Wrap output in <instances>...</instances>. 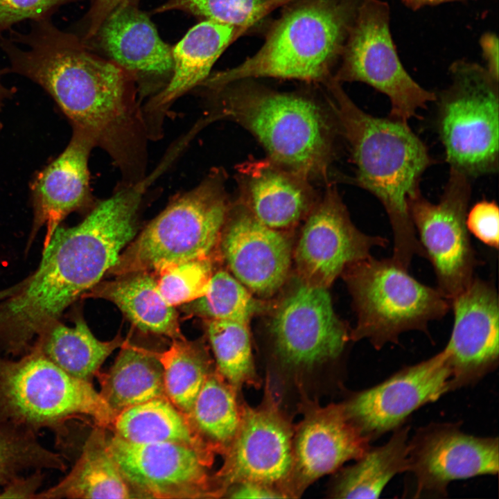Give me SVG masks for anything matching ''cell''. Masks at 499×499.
I'll use <instances>...</instances> for the list:
<instances>
[{
	"label": "cell",
	"mask_w": 499,
	"mask_h": 499,
	"mask_svg": "<svg viewBox=\"0 0 499 499\" xmlns=\"http://www.w3.org/2000/svg\"><path fill=\"white\" fill-rule=\"evenodd\" d=\"M220 238L232 275L251 292L270 297L287 281L292 259L290 238L261 223L237 201L231 204Z\"/></svg>",
	"instance_id": "ffe728a7"
},
{
	"label": "cell",
	"mask_w": 499,
	"mask_h": 499,
	"mask_svg": "<svg viewBox=\"0 0 499 499\" xmlns=\"http://www.w3.org/2000/svg\"><path fill=\"white\" fill-rule=\"evenodd\" d=\"M453 326L444 349L450 392L476 385L499 363V308L493 283L474 277L450 301Z\"/></svg>",
	"instance_id": "d6986e66"
},
{
	"label": "cell",
	"mask_w": 499,
	"mask_h": 499,
	"mask_svg": "<svg viewBox=\"0 0 499 499\" xmlns=\"http://www.w3.org/2000/svg\"><path fill=\"white\" fill-rule=\"evenodd\" d=\"M79 416L103 428L115 417L91 383L69 375L37 349L17 360L0 356V419L36 433L47 428L56 437Z\"/></svg>",
	"instance_id": "52a82bcc"
},
{
	"label": "cell",
	"mask_w": 499,
	"mask_h": 499,
	"mask_svg": "<svg viewBox=\"0 0 499 499\" xmlns=\"http://www.w3.org/2000/svg\"><path fill=\"white\" fill-rule=\"evenodd\" d=\"M283 0H168L153 13L180 10L233 26L242 32L258 24Z\"/></svg>",
	"instance_id": "d590c367"
},
{
	"label": "cell",
	"mask_w": 499,
	"mask_h": 499,
	"mask_svg": "<svg viewBox=\"0 0 499 499\" xmlns=\"http://www.w3.org/2000/svg\"><path fill=\"white\" fill-rule=\"evenodd\" d=\"M225 172L212 170L178 194L128 245L109 272H152L165 265L209 256L220 239L231 202Z\"/></svg>",
	"instance_id": "8992f818"
},
{
	"label": "cell",
	"mask_w": 499,
	"mask_h": 499,
	"mask_svg": "<svg viewBox=\"0 0 499 499\" xmlns=\"http://www.w3.org/2000/svg\"><path fill=\"white\" fill-rule=\"evenodd\" d=\"M466 223L469 233L484 245L498 249L499 209L494 200H481L467 212Z\"/></svg>",
	"instance_id": "f35d334b"
},
{
	"label": "cell",
	"mask_w": 499,
	"mask_h": 499,
	"mask_svg": "<svg viewBox=\"0 0 499 499\" xmlns=\"http://www.w3.org/2000/svg\"><path fill=\"white\" fill-rule=\"evenodd\" d=\"M138 498L111 455L103 427L89 435L71 471L53 487L35 498Z\"/></svg>",
	"instance_id": "d4e9b609"
},
{
	"label": "cell",
	"mask_w": 499,
	"mask_h": 499,
	"mask_svg": "<svg viewBox=\"0 0 499 499\" xmlns=\"http://www.w3.org/2000/svg\"><path fill=\"white\" fill-rule=\"evenodd\" d=\"M480 45L485 61L484 68L496 80H498V38L496 34L487 32L482 35Z\"/></svg>",
	"instance_id": "7bdbcfd3"
},
{
	"label": "cell",
	"mask_w": 499,
	"mask_h": 499,
	"mask_svg": "<svg viewBox=\"0 0 499 499\" xmlns=\"http://www.w3.org/2000/svg\"><path fill=\"white\" fill-rule=\"evenodd\" d=\"M36 432L0 419V486L30 471H64L62 456L45 448Z\"/></svg>",
	"instance_id": "836d02e7"
},
{
	"label": "cell",
	"mask_w": 499,
	"mask_h": 499,
	"mask_svg": "<svg viewBox=\"0 0 499 499\" xmlns=\"http://www.w3.org/2000/svg\"><path fill=\"white\" fill-rule=\"evenodd\" d=\"M94 39L111 61L131 73L136 81L140 77L170 80L172 48L160 38L137 1H124L114 9L89 40Z\"/></svg>",
	"instance_id": "cb8c5ba5"
},
{
	"label": "cell",
	"mask_w": 499,
	"mask_h": 499,
	"mask_svg": "<svg viewBox=\"0 0 499 499\" xmlns=\"http://www.w3.org/2000/svg\"><path fill=\"white\" fill-rule=\"evenodd\" d=\"M468 0H401L404 6L412 10H417L426 6H433L443 3Z\"/></svg>",
	"instance_id": "ee69618b"
},
{
	"label": "cell",
	"mask_w": 499,
	"mask_h": 499,
	"mask_svg": "<svg viewBox=\"0 0 499 499\" xmlns=\"http://www.w3.org/2000/svg\"><path fill=\"white\" fill-rule=\"evenodd\" d=\"M324 85L326 99L356 166L353 182L383 206L393 234L391 259L408 270L414 257H425V253L410 216L408 199L419 189L421 177L434 160L408 122L365 112L333 77Z\"/></svg>",
	"instance_id": "277c9868"
},
{
	"label": "cell",
	"mask_w": 499,
	"mask_h": 499,
	"mask_svg": "<svg viewBox=\"0 0 499 499\" xmlns=\"http://www.w3.org/2000/svg\"><path fill=\"white\" fill-rule=\"evenodd\" d=\"M274 352L293 369H312L338 360L351 339L335 314L326 288L299 278L284 295L271 320Z\"/></svg>",
	"instance_id": "7c38bea8"
},
{
	"label": "cell",
	"mask_w": 499,
	"mask_h": 499,
	"mask_svg": "<svg viewBox=\"0 0 499 499\" xmlns=\"http://www.w3.org/2000/svg\"><path fill=\"white\" fill-rule=\"evenodd\" d=\"M471 178L450 168L437 203L420 189L408 199V207L425 257L431 263L437 288L450 301L474 278L478 265L466 218L471 194Z\"/></svg>",
	"instance_id": "8fae6325"
},
{
	"label": "cell",
	"mask_w": 499,
	"mask_h": 499,
	"mask_svg": "<svg viewBox=\"0 0 499 499\" xmlns=\"http://www.w3.org/2000/svg\"><path fill=\"white\" fill-rule=\"evenodd\" d=\"M408 470L414 497H446L457 480L498 473V438L467 434L459 423H430L409 439Z\"/></svg>",
	"instance_id": "9a60e30c"
},
{
	"label": "cell",
	"mask_w": 499,
	"mask_h": 499,
	"mask_svg": "<svg viewBox=\"0 0 499 499\" xmlns=\"http://www.w3.org/2000/svg\"><path fill=\"white\" fill-rule=\"evenodd\" d=\"M450 378L448 356L443 349L351 394L342 403L350 421L371 442L404 425L414 411L450 392Z\"/></svg>",
	"instance_id": "e0dca14e"
},
{
	"label": "cell",
	"mask_w": 499,
	"mask_h": 499,
	"mask_svg": "<svg viewBox=\"0 0 499 499\" xmlns=\"http://www.w3.org/2000/svg\"><path fill=\"white\" fill-rule=\"evenodd\" d=\"M294 428L268 389L260 405H242L238 428L213 478L219 496L243 482L283 492L292 469Z\"/></svg>",
	"instance_id": "4fadbf2b"
},
{
	"label": "cell",
	"mask_w": 499,
	"mask_h": 499,
	"mask_svg": "<svg viewBox=\"0 0 499 499\" xmlns=\"http://www.w3.org/2000/svg\"><path fill=\"white\" fill-rule=\"evenodd\" d=\"M118 277L114 280L98 283L83 296L112 301L143 332L164 335L172 340L184 338L175 307L159 293L152 272Z\"/></svg>",
	"instance_id": "484cf974"
},
{
	"label": "cell",
	"mask_w": 499,
	"mask_h": 499,
	"mask_svg": "<svg viewBox=\"0 0 499 499\" xmlns=\"http://www.w3.org/2000/svg\"><path fill=\"white\" fill-rule=\"evenodd\" d=\"M390 10L382 0H363L351 27L334 80L365 83L386 95L389 116L408 122L435 101L436 94L418 84L399 57L390 30Z\"/></svg>",
	"instance_id": "30bf717a"
},
{
	"label": "cell",
	"mask_w": 499,
	"mask_h": 499,
	"mask_svg": "<svg viewBox=\"0 0 499 499\" xmlns=\"http://www.w3.org/2000/svg\"><path fill=\"white\" fill-rule=\"evenodd\" d=\"M326 188L306 218L294 259L304 282L328 288L351 264L371 256L387 240L360 231L353 223L335 184Z\"/></svg>",
	"instance_id": "2e32d148"
},
{
	"label": "cell",
	"mask_w": 499,
	"mask_h": 499,
	"mask_svg": "<svg viewBox=\"0 0 499 499\" xmlns=\"http://www.w3.org/2000/svg\"><path fill=\"white\" fill-rule=\"evenodd\" d=\"M80 0H0V35L23 21L51 18L62 6Z\"/></svg>",
	"instance_id": "74e56055"
},
{
	"label": "cell",
	"mask_w": 499,
	"mask_h": 499,
	"mask_svg": "<svg viewBox=\"0 0 499 499\" xmlns=\"http://www.w3.org/2000/svg\"><path fill=\"white\" fill-rule=\"evenodd\" d=\"M107 445L138 498L219 497L207 471L212 451L175 442L135 444L116 435Z\"/></svg>",
	"instance_id": "5bb4252c"
},
{
	"label": "cell",
	"mask_w": 499,
	"mask_h": 499,
	"mask_svg": "<svg viewBox=\"0 0 499 499\" xmlns=\"http://www.w3.org/2000/svg\"><path fill=\"white\" fill-rule=\"evenodd\" d=\"M122 347L110 369L96 376L99 393L114 416L135 405L166 397L157 353L125 343Z\"/></svg>",
	"instance_id": "4316f807"
},
{
	"label": "cell",
	"mask_w": 499,
	"mask_h": 499,
	"mask_svg": "<svg viewBox=\"0 0 499 499\" xmlns=\"http://www.w3.org/2000/svg\"><path fill=\"white\" fill-rule=\"evenodd\" d=\"M24 280L14 286L0 290V301L16 293L23 286Z\"/></svg>",
	"instance_id": "bcb514c9"
},
{
	"label": "cell",
	"mask_w": 499,
	"mask_h": 499,
	"mask_svg": "<svg viewBox=\"0 0 499 499\" xmlns=\"http://www.w3.org/2000/svg\"><path fill=\"white\" fill-rule=\"evenodd\" d=\"M303 410V419L294 428L292 469L282 488L287 498L299 497L315 481L360 458L371 446L342 403H310Z\"/></svg>",
	"instance_id": "ac0fdd59"
},
{
	"label": "cell",
	"mask_w": 499,
	"mask_h": 499,
	"mask_svg": "<svg viewBox=\"0 0 499 499\" xmlns=\"http://www.w3.org/2000/svg\"><path fill=\"white\" fill-rule=\"evenodd\" d=\"M137 231L132 213L109 199L98 202L77 225L58 227L36 271L0 301V350L27 353L44 330L100 282Z\"/></svg>",
	"instance_id": "7a4b0ae2"
},
{
	"label": "cell",
	"mask_w": 499,
	"mask_h": 499,
	"mask_svg": "<svg viewBox=\"0 0 499 499\" xmlns=\"http://www.w3.org/2000/svg\"><path fill=\"white\" fill-rule=\"evenodd\" d=\"M112 426L116 435L129 442H175L213 452L186 416L167 397L155 398L121 411Z\"/></svg>",
	"instance_id": "f546056e"
},
{
	"label": "cell",
	"mask_w": 499,
	"mask_h": 499,
	"mask_svg": "<svg viewBox=\"0 0 499 499\" xmlns=\"http://www.w3.org/2000/svg\"><path fill=\"white\" fill-rule=\"evenodd\" d=\"M126 1L138 0H94L82 21L84 31L80 37L82 40L87 42L91 39L110 12Z\"/></svg>",
	"instance_id": "ab89813d"
},
{
	"label": "cell",
	"mask_w": 499,
	"mask_h": 499,
	"mask_svg": "<svg viewBox=\"0 0 499 499\" xmlns=\"http://www.w3.org/2000/svg\"><path fill=\"white\" fill-rule=\"evenodd\" d=\"M182 310L207 320H229L248 324L261 310V304L233 275L220 270L213 274L206 292L184 304Z\"/></svg>",
	"instance_id": "e575fe53"
},
{
	"label": "cell",
	"mask_w": 499,
	"mask_h": 499,
	"mask_svg": "<svg viewBox=\"0 0 499 499\" xmlns=\"http://www.w3.org/2000/svg\"><path fill=\"white\" fill-rule=\"evenodd\" d=\"M42 471L19 476L3 487L0 498H35L43 480Z\"/></svg>",
	"instance_id": "60d3db41"
},
{
	"label": "cell",
	"mask_w": 499,
	"mask_h": 499,
	"mask_svg": "<svg viewBox=\"0 0 499 499\" xmlns=\"http://www.w3.org/2000/svg\"><path fill=\"white\" fill-rule=\"evenodd\" d=\"M450 85L438 95L437 126L450 168L471 178L498 169V80L466 60L449 67Z\"/></svg>",
	"instance_id": "9c48e42d"
},
{
	"label": "cell",
	"mask_w": 499,
	"mask_h": 499,
	"mask_svg": "<svg viewBox=\"0 0 499 499\" xmlns=\"http://www.w3.org/2000/svg\"><path fill=\"white\" fill-rule=\"evenodd\" d=\"M410 426L393 430L383 445L369 447L353 465L338 475L332 496L338 498H378L396 475L408 470Z\"/></svg>",
	"instance_id": "f1b7e54d"
},
{
	"label": "cell",
	"mask_w": 499,
	"mask_h": 499,
	"mask_svg": "<svg viewBox=\"0 0 499 499\" xmlns=\"http://www.w3.org/2000/svg\"><path fill=\"white\" fill-rule=\"evenodd\" d=\"M207 335L216 369L237 391L259 385L248 324L229 320H207Z\"/></svg>",
	"instance_id": "d6a6232c"
},
{
	"label": "cell",
	"mask_w": 499,
	"mask_h": 499,
	"mask_svg": "<svg viewBox=\"0 0 499 499\" xmlns=\"http://www.w3.org/2000/svg\"><path fill=\"white\" fill-rule=\"evenodd\" d=\"M237 202L263 225L285 230L306 218L320 196L313 182L269 158L236 167Z\"/></svg>",
	"instance_id": "44dd1931"
},
{
	"label": "cell",
	"mask_w": 499,
	"mask_h": 499,
	"mask_svg": "<svg viewBox=\"0 0 499 499\" xmlns=\"http://www.w3.org/2000/svg\"><path fill=\"white\" fill-rule=\"evenodd\" d=\"M152 274L159 293L175 307L202 297L213 272L210 257L207 256L169 264Z\"/></svg>",
	"instance_id": "8d00e7d4"
},
{
	"label": "cell",
	"mask_w": 499,
	"mask_h": 499,
	"mask_svg": "<svg viewBox=\"0 0 499 499\" xmlns=\"http://www.w3.org/2000/svg\"><path fill=\"white\" fill-rule=\"evenodd\" d=\"M363 0H303L284 12L253 55L210 74L199 86L211 90L257 78L324 84L340 60Z\"/></svg>",
	"instance_id": "5b68a950"
},
{
	"label": "cell",
	"mask_w": 499,
	"mask_h": 499,
	"mask_svg": "<svg viewBox=\"0 0 499 499\" xmlns=\"http://www.w3.org/2000/svg\"><path fill=\"white\" fill-rule=\"evenodd\" d=\"M7 73H9L8 67L4 69H0V112L1 111V107L3 105V101L7 98H10L15 92L14 89H10L6 87L2 82V76Z\"/></svg>",
	"instance_id": "f6af8a7d"
},
{
	"label": "cell",
	"mask_w": 499,
	"mask_h": 499,
	"mask_svg": "<svg viewBox=\"0 0 499 499\" xmlns=\"http://www.w3.org/2000/svg\"><path fill=\"white\" fill-rule=\"evenodd\" d=\"M157 356L162 365L166 397L186 415L207 377L215 369L209 354L199 342L173 340Z\"/></svg>",
	"instance_id": "1f68e13d"
},
{
	"label": "cell",
	"mask_w": 499,
	"mask_h": 499,
	"mask_svg": "<svg viewBox=\"0 0 499 499\" xmlns=\"http://www.w3.org/2000/svg\"><path fill=\"white\" fill-rule=\"evenodd\" d=\"M203 92L204 126L234 122L255 137L273 161L326 186L338 180L333 164L342 137L326 99L276 91L249 79Z\"/></svg>",
	"instance_id": "3957f363"
},
{
	"label": "cell",
	"mask_w": 499,
	"mask_h": 499,
	"mask_svg": "<svg viewBox=\"0 0 499 499\" xmlns=\"http://www.w3.org/2000/svg\"><path fill=\"white\" fill-rule=\"evenodd\" d=\"M0 35L9 72L41 86L69 119L107 152L120 172L140 166L150 140L134 77L93 53L78 35L51 18L30 21L27 32Z\"/></svg>",
	"instance_id": "6da1fadb"
},
{
	"label": "cell",
	"mask_w": 499,
	"mask_h": 499,
	"mask_svg": "<svg viewBox=\"0 0 499 499\" xmlns=\"http://www.w3.org/2000/svg\"><path fill=\"white\" fill-rule=\"evenodd\" d=\"M357 315L353 341L367 340L376 350L399 342L409 331H428V324L446 315L450 302L437 288L426 286L392 259L371 255L342 273Z\"/></svg>",
	"instance_id": "ba28073f"
},
{
	"label": "cell",
	"mask_w": 499,
	"mask_h": 499,
	"mask_svg": "<svg viewBox=\"0 0 499 499\" xmlns=\"http://www.w3.org/2000/svg\"><path fill=\"white\" fill-rule=\"evenodd\" d=\"M94 147L87 135L73 130L65 150L37 175L31 186L34 218L30 240L45 226L46 246L67 216L92 202L88 161Z\"/></svg>",
	"instance_id": "7402d4cb"
},
{
	"label": "cell",
	"mask_w": 499,
	"mask_h": 499,
	"mask_svg": "<svg viewBox=\"0 0 499 499\" xmlns=\"http://www.w3.org/2000/svg\"><path fill=\"white\" fill-rule=\"evenodd\" d=\"M237 390L215 368L207 377L186 415L198 435L213 450L224 454L240 421Z\"/></svg>",
	"instance_id": "4dcf8cb0"
},
{
	"label": "cell",
	"mask_w": 499,
	"mask_h": 499,
	"mask_svg": "<svg viewBox=\"0 0 499 499\" xmlns=\"http://www.w3.org/2000/svg\"><path fill=\"white\" fill-rule=\"evenodd\" d=\"M241 32L233 26L205 19L191 28L172 49L170 80L143 106L150 139L161 137L164 120L172 105L210 75L218 58Z\"/></svg>",
	"instance_id": "603a6c76"
},
{
	"label": "cell",
	"mask_w": 499,
	"mask_h": 499,
	"mask_svg": "<svg viewBox=\"0 0 499 499\" xmlns=\"http://www.w3.org/2000/svg\"><path fill=\"white\" fill-rule=\"evenodd\" d=\"M124 344L122 338L100 341L81 317L69 326L60 319L50 324L35 339L32 347L69 375L91 383L107 357Z\"/></svg>",
	"instance_id": "83f0119b"
},
{
	"label": "cell",
	"mask_w": 499,
	"mask_h": 499,
	"mask_svg": "<svg viewBox=\"0 0 499 499\" xmlns=\"http://www.w3.org/2000/svg\"><path fill=\"white\" fill-rule=\"evenodd\" d=\"M225 493L230 498H287L279 489L258 482H243L231 486Z\"/></svg>",
	"instance_id": "b9f144b4"
}]
</instances>
